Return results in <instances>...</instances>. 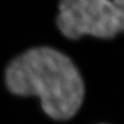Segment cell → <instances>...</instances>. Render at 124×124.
Segmentation results:
<instances>
[{
	"label": "cell",
	"instance_id": "6da1fadb",
	"mask_svg": "<svg viewBox=\"0 0 124 124\" xmlns=\"http://www.w3.org/2000/svg\"><path fill=\"white\" fill-rule=\"evenodd\" d=\"M7 88L17 95L39 97L41 107L56 120L71 118L84 98V83L67 56L51 48H35L8 65Z\"/></svg>",
	"mask_w": 124,
	"mask_h": 124
},
{
	"label": "cell",
	"instance_id": "7a4b0ae2",
	"mask_svg": "<svg viewBox=\"0 0 124 124\" xmlns=\"http://www.w3.org/2000/svg\"><path fill=\"white\" fill-rule=\"evenodd\" d=\"M57 24L71 39L111 38L124 31V0H61Z\"/></svg>",
	"mask_w": 124,
	"mask_h": 124
}]
</instances>
